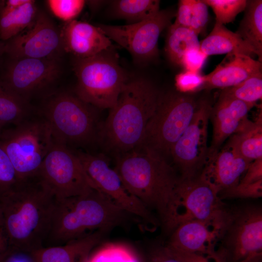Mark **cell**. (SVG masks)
<instances>
[{"mask_svg": "<svg viewBox=\"0 0 262 262\" xmlns=\"http://www.w3.org/2000/svg\"><path fill=\"white\" fill-rule=\"evenodd\" d=\"M250 162L262 158V110L255 121L248 120L228 142Z\"/></svg>", "mask_w": 262, "mask_h": 262, "instance_id": "obj_24", "label": "cell"}, {"mask_svg": "<svg viewBox=\"0 0 262 262\" xmlns=\"http://www.w3.org/2000/svg\"><path fill=\"white\" fill-rule=\"evenodd\" d=\"M190 1L192 15L190 28L198 35L208 21V6L201 0Z\"/></svg>", "mask_w": 262, "mask_h": 262, "instance_id": "obj_37", "label": "cell"}, {"mask_svg": "<svg viewBox=\"0 0 262 262\" xmlns=\"http://www.w3.org/2000/svg\"><path fill=\"white\" fill-rule=\"evenodd\" d=\"M229 211L216 192L199 175L190 179L180 177L167 220L162 229L166 234H170L185 222L221 219Z\"/></svg>", "mask_w": 262, "mask_h": 262, "instance_id": "obj_9", "label": "cell"}, {"mask_svg": "<svg viewBox=\"0 0 262 262\" xmlns=\"http://www.w3.org/2000/svg\"><path fill=\"white\" fill-rule=\"evenodd\" d=\"M164 50L173 64L180 66L188 51L200 49L198 35L191 29L171 24L168 28Z\"/></svg>", "mask_w": 262, "mask_h": 262, "instance_id": "obj_27", "label": "cell"}, {"mask_svg": "<svg viewBox=\"0 0 262 262\" xmlns=\"http://www.w3.org/2000/svg\"><path fill=\"white\" fill-rule=\"evenodd\" d=\"M47 1L52 13L66 22L75 20L86 3V1L83 0H49Z\"/></svg>", "mask_w": 262, "mask_h": 262, "instance_id": "obj_33", "label": "cell"}, {"mask_svg": "<svg viewBox=\"0 0 262 262\" xmlns=\"http://www.w3.org/2000/svg\"><path fill=\"white\" fill-rule=\"evenodd\" d=\"M5 125L0 122V133L1 132L2 129Z\"/></svg>", "mask_w": 262, "mask_h": 262, "instance_id": "obj_49", "label": "cell"}, {"mask_svg": "<svg viewBox=\"0 0 262 262\" xmlns=\"http://www.w3.org/2000/svg\"><path fill=\"white\" fill-rule=\"evenodd\" d=\"M147 262H182L174 255L165 245L152 247L147 255Z\"/></svg>", "mask_w": 262, "mask_h": 262, "instance_id": "obj_40", "label": "cell"}, {"mask_svg": "<svg viewBox=\"0 0 262 262\" xmlns=\"http://www.w3.org/2000/svg\"><path fill=\"white\" fill-rule=\"evenodd\" d=\"M200 49L207 56L232 53L251 57L256 55L253 49L236 32L216 23L209 35L200 42Z\"/></svg>", "mask_w": 262, "mask_h": 262, "instance_id": "obj_23", "label": "cell"}, {"mask_svg": "<svg viewBox=\"0 0 262 262\" xmlns=\"http://www.w3.org/2000/svg\"><path fill=\"white\" fill-rule=\"evenodd\" d=\"M37 176L57 199L83 195L96 189L77 155L55 141Z\"/></svg>", "mask_w": 262, "mask_h": 262, "instance_id": "obj_10", "label": "cell"}, {"mask_svg": "<svg viewBox=\"0 0 262 262\" xmlns=\"http://www.w3.org/2000/svg\"><path fill=\"white\" fill-rule=\"evenodd\" d=\"M76 154L96 189L133 216L153 226L160 225L158 219L152 213L127 191L116 171L110 167L103 156L82 152Z\"/></svg>", "mask_w": 262, "mask_h": 262, "instance_id": "obj_15", "label": "cell"}, {"mask_svg": "<svg viewBox=\"0 0 262 262\" xmlns=\"http://www.w3.org/2000/svg\"><path fill=\"white\" fill-rule=\"evenodd\" d=\"M191 6L190 0H179L174 24L185 27H190L191 20Z\"/></svg>", "mask_w": 262, "mask_h": 262, "instance_id": "obj_41", "label": "cell"}, {"mask_svg": "<svg viewBox=\"0 0 262 262\" xmlns=\"http://www.w3.org/2000/svg\"><path fill=\"white\" fill-rule=\"evenodd\" d=\"M158 0H117L112 1L111 10L115 18L123 19L127 24L141 22L150 18L160 10Z\"/></svg>", "mask_w": 262, "mask_h": 262, "instance_id": "obj_28", "label": "cell"}, {"mask_svg": "<svg viewBox=\"0 0 262 262\" xmlns=\"http://www.w3.org/2000/svg\"><path fill=\"white\" fill-rule=\"evenodd\" d=\"M19 181L15 168L0 144V199Z\"/></svg>", "mask_w": 262, "mask_h": 262, "instance_id": "obj_34", "label": "cell"}, {"mask_svg": "<svg viewBox=\"0 0 262 262\" xmlns=\"http://www.w3.org/2000/svg\"><path fill=\"white\" fill-rule=\"evenodd\" d=\"M212 108L207 100L198 102L190 123L171 149L170 156L182 179L199 175L207 161L208 126Z\"/></svg>", "mask_w": 262, "mask_h": 262, "instance_id": "obj_13", "label": "cell"}, {"mask_svg": "<svg viewBox=\"0 0 262 262\" xmlns=\"http://www.w3.org/2000/svg\"><path fill=\"white\" fill-rule=\"evenodd\" d=\"M166 246V245H165ZM167 248L182 262H227L225 253L222 248L213 256L190 253Z\"/></svg>", "mask_w": 262, "mask_h": 262, "instance_id": "obj_38", "label": "cell"}, {"mask_svg": "<svg viewBox=\"0 0 262 262\" xmlns=\"http://www.w3.org/2000/svg\"><path fill=\"white\" fill-rule=\"evenodd\" d=\"M29 0H8L5 2L4 6L11 9L18 8L26 3Z\"/></svg>", "mask_w": 262, "mask_h": 262, "instance_id": "obj_45", "label": "cell"}, {"mask_svg": "<svg viewBox=\"0 0 262 262\" xmlns=\"http://www.w3.org/2000/svg\"><path fill=\"white\" fill-rule=\"evenodd\" d=\"M245 172L239 183L249 184L262 180V158L253 161Z\"/></svg>", "mask_w": 262, "mask_h": 262, "instance_id": "obj_42", "label": "cell"}, {"mask_svg": "<svg viewBox=\"0 0 262 262\" xmlns=\"http://www.w3.org/2000/svg\"><path fill=\"white\" fill-rule=\"evenodd\" d=\"M4 42L2 41L0 38V56L4 53Z\"/></svg>", "mask_w": 262, "mask_h": 262, "instance_id": "obj_47", "label": "cell"}, {"mask_svg": "<svg viewBox=\"0 0 262 262\" xmlns=\"http://www.w3.org/2000/svg\"><path fill=\"white\" fill-rule=\"evenodd\" d=\"M204 82V75L199 72L185 70L175 77L177 91L185 94L200 90Z\"/></svg>", "mask_w": 262, "mask_h": 262, "instance_id": "obj_36", "label": "cell"}, {"mask_svg": "<svg viewBox=\"0 0 262 262\" xmlns=\"http://www.w3.org/2000/svg\"><path fill=\"white\" fill-rule=\"evenodd\" d=\"M8 253V244L0 210V260Z\"/></svg>", "mask_w": 262, "mask_h": 262, "instance_id": "obj_43", "label": "cell"}, {"mask_svg": "<svg viewBox=\"0 0 262 262\" xmlns=\"http://www.w3.org/2000/svg\"><path fill=\"white\" fill-rule=\"evenodd\" d=\"M212 8L215 16V23L222 25L233 22L236 16L244 11L246 0H202Z\"/></svg>", "mask_w": 262, "mask_h": 262, "instance_id": "obj_32", "label": "cell"}, {"mask_svg": "<svg viewBox=\"0 0 262 262\" xmlns=\"http://www.w3.org/2000/svg\"><path fill=\"white\" fill-rule=\"evenodd\" d=\"M161 92L149 80H129L111 109L98 136L109 149L122 153L140 147Z\"/></svg>", "mask_w": 262, "mask_h": 262, "instance_id": "obj_4", "label": "cell"}, {"mask_svg": "<svg viewBox=\"0 0 262 262\" xmlns=\"http://www.w3.org/2000/svg\"><path fill=\"white\" fill-rule=\"evenodd\" d=\"M29 102L18 97L0 83V122L15 125L30 117Z\"/></svg>", "mask_w": 262, "mask_h": 262, "instance_id": "obj_29", "label": "cell"}, {"mask_svg": "<svg viewBox=\"0 0 262 262\" xmlns=\"http://www.w3.org/2000/svg\"><path fill=\"white\" fill-rule=\"evenodd\" d=\"M260 72L262 62L243 54H228L213 71L204 75L200 90L232 87Z\"/></svg>", "mask_w": 262, "mask_h": 262, "instance_id": "obj_21", "label": "cell"}, {"mask_svg": "<svg viewBox=\"0 0 262 262\" xmlns=\"http://www.w3.org/2000/svg\"><path fill=\"white\" fill-rule=\"evenodd\" d=\"M254 105L220 94L217 102L212 108L210 115L213 133L208 154L218 151L227 138L240 130L248 120V114Z\"/></svg>", "mask_w": 262, "mask_h": 262, "instance_id": "obj_19", "label": "cell"}, {"mask_svg": "<svg viewBox=\"0 0 262 262\" xmlns=\"http://www.w3.org/2000/svg\"><path fill=\"white\" fill-rule=\"evenodd\" d=\"M221 247L227 262H242L262 253V210L248 205L230 210Z\"/></svg>", "mask_w": 262, "mask_h": 262, "instance_id": "obj_12", "label": "cell"}, {"mask_svg": "<svg viewBox=\"0 0 262 262\" xmlns=\"http://www.w3.org/2000/svg\"><path fill=\"white\" fill-rule=\"evenodd\" d=\"M242 262H262V253L258 254L246 259Z\"/></svg>", "mask_w": 262, "mask_h": 262, "instance_id": "obj_46", "label": "cell"}, {"mask_svg": "<svg viewBox=\"0 0 262 262\" xmlns=\"http://www.w3.org/2000/svg\"><path fill=\"white\" fill-rule=\"evenodd\" d=\"M132 216L96 189L83 195L57 199L43 246L63 245L98 230L107 232L124 225Z\"/></svg>", "mask_w": 262, "mask_h": 262, "instance_id": "obj_3", "label": "cell"}, {"mask_svg": "<svg viewBox=\"0 0 262 262\" xmlns=\"http://www.w3.org/2000/svg\"><path fill=\"white\" fill-rule=\"evenodd\" d=\"M84 262H141L133 249L120 243H107L89 254Z\"/></svg>", "mask_w": 262, "mask_h": 262, "instance_id": "obj_30", "label": "cell"}, {"mask_svg": "<svg viewBox=\"0 0 262 262\" xmlns=\"http://www.w3.org/2000/svg\"><path fill=\"white\" fill-rule=\"evenodd\" d=\"M62 49L60 31L46 14L40 12L27 30L4 42L3 51L12 59H57Z\"/></svg>", "mask_w": 262, "mask_h": 262, "instance_id": "obj_16", "label": "cell"}, {"mask_svg": "<svg viewBox=\"0 0 262 262\" xmlns=\"http://www.w3.org/2000/svg\"><path fill=\"white\" fill-rule=\"evenodd\" d=\"M176 14L160 10L140 22L125 25L99 24L98 26L111 41L125 49L138 64H145L158 55V42L161 33L171 24Z\"/></svg>", "mask_w": 262, "mask_h": 262, "instance_id": "obj_11", "label": "cell"}, {"mask_svg": "<svg viewBox=\"0 0 262 262\" xmlns=\"http://www.w3.org/2000/svg\"><path fill=\"white\" fill-rule=\"evenodd\" d=\"M60 32L63 50L75 58L90 57L112 46L111 40L98 26L85 21L66 22Z\"/></svg>", "mask_w": 262, "mask_h": 262, "instance_id": "obj_20", "label": "cell"}, {"mask_svg": "<svg viewBox=\"0 0 262 262\" xmlns=\"http://www.w3.org/2000/svg\"><path fill=\"white\" fill-rule=\"evenodd\" d=\"M54 140L68 144L85 145L98 136V127L93 106L76 95L62 92L48 98L41 110Z\"/></svg>", "mask_w": 262, "mask_h": 262, "instance_id": "obj_6", "label": "cell"}, {"mask_svg": "<svg viewBox=\"0 0 262 262\" xmlns=\"http://www.w3.org/2000/svg\"><path fill=\"white\" fill-rule=\"evenodd\" d=\"M230 211L225 217L212 221H190L178 226L170 234L168 248L181 251L213 256L215 245L224 234Z\"/></svg>", "mask_w": 262, "mask_h": 262, "instance_id": "obj_17", "label": "cell"}, {"mask_svg": "<svg viewBox=\"0 0 262 262\" xmlns=\"http://www.w3.org/2000/svg\"><path fill=\"white\" fill-rule=\"evenodd\" d=\"M106 232L97 230L63 245L43 246L27 256L31 262H84Z\"/></svg>", "mask_w": 262, "mask_h": 262, "instance_id": "obj_22", "label": "cell"}, {"mask_svg": "<svg viewBox=\"0 0 262 262\" xmlns=\"http://www.w3.org/2000/svg\"><path fill=\"white\" fill-rule=\"evenodd\" d=\"M262 196V180L252 183H238L218 195L220 199L227 198H253Z\"/></svg>", "mask_w": 262, "mask_h": 262, "instance_id": "obj_35", "label": "cell"}, {"mask_svg": "<svg viewBox=\"0 0 262 262\" xmlns=\"http://www.w3.org/2000/svg\"><path fill=\"white\" fill-rule=\"evenodd\" d=\"M37 10L35 1L29 0L14 9L4 6L0 11V38L5 42L30 27L33 23Z\"/></svg>", "mask_w": 262, "mask_h": 262, "instance_id": "obj_25", "label": "cell"}, {"mask_svg": "<svg viewBox=\"0 0 262 262\" xmlns=\"http://www.w3.org/2000/svg\"><path fill=\"white\" fill-rule=\"evenodd\" d=\"M245 14L236 32L262 60V0H247Z\"/></svg>", "mask_w": 262, "mask_h": 262, "instance_id": "obj_26", "label": "cell"}, {"mask_svg": "<svg viewBox=\"0 0 262 262\" xmlns=\"http://www.w3.org/2000/svg\"><path fill=\"white\" fill-rule=\"evenodd\" d=\"M60 72L57 59L9 58L0 78V83L18 97L29 102L33 94L53 83Z\"/></svg>", "mask_w": 262, "mask_h": 262, "instance_id": "obj_14", "label": "cell"}, {"mask_svg": "<svg viewBox=\"0 0 262 262\" xmlns=\"http://www.w3.org/2000/svg\"><path fill=\"white\" fill-rule=\"evenodd\" d=\"M54 141L51 130L42 116L29 117L0 133V144L20 181L37 176Z\"/></svg>", "mask_w": 262, "mask_h": 262, "instance_id": "obj_7", "label": "cell"}, {"mask_svg": "<svg viewBox=\"0 0 262 262\" xmlns=\"http://www.w3.org/2000/svg\"><path fill=\"white\" fill-rule=\"evenodd\" d=\"M4 3H5L4 0H0V11L1 10V9L4 6Z\"/></svg>", "mask_w": 262, "mask_h": 262, "instance_id": "obj_48", "label": "cell"}, {"mask_svg": "<svg viewBox=\"0 0 262 262\" xmlns=\"http://www.w3.org/2000/svg\"><path fill=\"white\" fill-rule=\"evenodd\" d=\"M6 262H31L29 257L24 254L9 253Z\"/></svg>", "mask_w": 262, "mask_h": 262, "instance_id": "obj_44", "label": "cell"}, {"mask_svg": "<svg viewBox=\"0 0 262 262\" xmlns=\"http://www.w3.org/2000/svg\"><path fill=\"white\" fill-rule=\"evenodd\" d=\"M115 170L127 191L156 213L162 227L168 218L180 178L166 159L140 147L122 153Z\"/></svg>", "mask_w": 262, "mask_h": 262, "instance_id": "obj_2", "label": "cell"}, {"mask_svg": "<svg viewBox=\"0 0 262 262\" xmlns=\"http://www.w3.org/2000/svg\"><path fill=\"white\" fill-rule=\"evenodd\" d=\"M57 199L37 176L20 181L0 199L9 253L27 255L43 246Z\"/></svg>", "mask_w": 262, "mask_h": 262, "instance_id": "obj_1", "label": "cell"}, {"mask_svg": "<svg viewBox=\"0 0 262 262\" xmlns=\"http://www.w3.org/2000/svg\"><path fill=\"white\" fill-rule=\"evenodd\" d=\"M221 94L255 105L262 98V73L255 74L236 85L223 89Z\"/></svg>", "mask_w": 262, "mask_h": 262, "instance_id": "obj_31", "label": "cell"}, {"mask_svg": "<svg viewBox=\"0 0 262 262\" xmlns=\"http://www.w3.org/2000/svg\"><path fill=\"white\" fill-rule=\"evenodd\" d=\"M198 102L189 94L177 91L161 92L141 147L165 158L170 155L173 147L190 123Z\"/></svg>", "mask_w": 262, "mask_h": 262, "instance_id": "obj_8", "label": "cell"}, {"mask_svg": "<svg viewBox=\"0 0 262 262\" xmlns=\"http://www.w3.org/2000/svg\"><path fill=\"white\" fill-rule=\"evenodd\" d=\"M252 162L244 158L227 143L222 149L208 154L199 176L218 196L220 193L237 185L241 176Z\"/></svg>", "mask_w": 262, "mask_h": 262, "instance_id": "obj_18", "label": "cell"}, {"mask_svg": "<svg viewBox=\"0 0 262 262\" xmlns=\"http://www.w3.org/2000/svg\"><path fill=\"white\" fill-rule=\"evenodd\" d=\"M73 70L77 78L76 96L100 109L113 108L129 81L112 46L90 57L75 58Z\"/></svg>", "mask_w": 262, "mask_h": 262, "instance_id": "obj_5", "label": "cell"}, {"mask_svg": "<svg viewBox=\"0 0 262 262\" xmlns=\"http://www.w3.org/2000/svg\"><path fill=\"white\" fill-rule=\"evenodd\" d=\"M200 49H192L187 52L180 61L181 66L185 70L199 72L207 58Z\"/></svg>", "mask_w": 262, "mask_h": 262, "instance_id": "obj_39", "label": "cell"}]
</instances>
